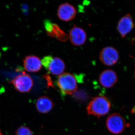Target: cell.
<instances>
[{
	"mask_svg": "<svg viewBox=\"0 0 135 135\" xmlns=\"http://www.w3.org/2000/svg\"><path fill=\"white\" fill-rule=\"evenodd\" d=\"M99 80L102 86L109 88L113 87L117 83L118 78L116 73L113 70H106L101 73Z\"/></svg>",
	"mask_w": 135,
	"mask_h": 135,
	"instance_id": "obj_10",
	"label": "cell"
},
{
	"mask_svg": "<svg viewBox=\"0 0 135 135\" xmlns=\"http://www.w3.org/2000/svg\"><path fill=\"white\" fill-rule=\"evenodd\" d=\"M0 135H3L2 134V133L1 132V130H0Z\"/></svg>",
	"mask_w": 135,
	"mask_h": 135,
	"instance_id": "obj_14",
	"label": "cell"
},
{
	"mask_svg": "<svg viewBox=\"0 0 135 135\" xmlns=\"http://www.w3.org/2000/svg\"><path fill=\"white\" fill-rule=\"evenodd\" d=\"M134 27V22L129 14L122 17L118 23L117 29L122 38L126 37Z\"/></svg>",
	"mask_w": 135,
	"mask_h": 135,
	"instance_id": "obj_9",
	"label": "cell"
},
{
	"mask_svg": "<svg viewBox=\"0 0 135 135\" xmlns=\"http://www.w3.org/2000/svg\"><path fill=\"white\" fill-rule=\"evenodd\" d=\"M106 124L109 131L114 134H119L122 133L127 126L124 118L117 113L113 114L108 117Z\"/></svg>",
	"mask_w": 135,
	"mask_h": 135,
	"instance_id": "obj_4",
	"label": "cell"
},
{
	"mask_svg": "<svg viewBox=\"0 0 135 135\" xmlns=\"http://www.w3.org/2000/svg\"><path fill=\"white\" fill-rule=\"evenodd\" d=\"M23 62L25 70L29 72H37L41 69L42 66L40 59L35 56L26 57Z\"/></svg>",
	"mask_w": 135,
	"mask_h": 135,
	"instance_id": "obj_11",
	"label": "cell"
},
{
	"mask_svg": "<svg viewBox=\"0 0 135 135\" xmlns=\"http://www.w3.org/2000/svg\"><path fill=\"white\" fill-rule=\"evenodd\" d=\"M69 38L71 43L74 46L83 45L86 41L87 35L85 31L79 27L74 26L70 29Z\"/></svg>",
	"mask_w": 135,
	"mask_h": 135,
	"instance_id": "obj_8",
	"label": "cell"
},
{
	"mask_svg": "<svg viewBox=\"0 0 135 135\" xmlns=\"http://www.w3.org/2000/svg\"><path fill=\"white\" fill-rule=\"evenodd\" d=\"M16 135H33L29 128L25 126L20 127L16 132Z\"/></svg>",
	"mask_w": 135,
	"mask_h": 135,
	"instance_id": "obj_13",
	"label": "cell"
},
{
	"mask_svg": "<svg viewBox=\"0 0 135 135\" xmlns=\"http://www.w3.org/2000/svg\"><path fill=\"white\" fill-rule=\"evenodd\" d=\"M53 101L47 96L40 97L36 101V106L37 110L41 113H47L53 107Z\"/></svg>",
	"mask_w": 135,
	"mask_h": 135,
	"instance_id": "obj_12",
	"label": "cell"
},
{
	"mask_svg": "<svg viewBox=\"0 0 135 135\" xmlns=\"http://www.w3.org/2000/svg\"><path fill=\"white\" fill-rule=\"evenodd\" d=\"M77 81L75 76L69 73H64L59 76L57 84L64 95H72L77 88Z\"/></svg>",
	"mask_w": 135,
	"mask_h": 135,
	"instance_id": "obj_2",
	"label": "cell"
},
{
	"mask_svg": "<svg viewBox=\"0 0 135 135\" xmlns=\"http://www.w3.org/2000/svg\"><path fill=\"white\" fill-rule=\"evenodd\" d=\"M101 62L107 66H112L118 62L119 55L118 51L112 47H107L101 50L99 54Z\"/></svg>",
	"mask_w": 135,
	"mask_h": 135,
	"instance_id": "obj_6",
	"label": "cell"
},
{
	"mask_svg": "<svg viewBox=\"0 0 135 135\" xmlns=\"http://www.w3.org/2000/svg\"><path fill=\"white\" fill-rule=\"evenodd\" d=\"M41 62L46 70L53 75L59 76L64 73L65 70V64L59 57L46 56L42 59Z\"/></svg>",
	"mask_w": 135,
	"mask_h": 135,
	"instance_id": "obj_3",
	"label": "cell"
},
{
	"mask_svg": "<svg viewBox=\"0 0 135 135\" xmlns=\"http://www.w3.org/2000/svg\"><path fill=\"white\" fill-rule=\"evenodd\" d=\"M75 7L68 3L61 4L57 10V15L59 18L65 22H69L75 18L76 15Z\"/></svg>",
	"mask_w": 135,
	"mask_h": 135,
	"instance_id": "obj_7",
	"label": "cell"
},
{
	"mask_svg": "<svg viewBox=\"0 0 135 135\" xmlns=\"http://www.w3.org/2000/svg\"><path fill=\"white\" fill-rule=\"evenodd\" d=\"M11 83L17 91L22 93H27L31 91L33 85L31 77L23 72L22 74L15 77Z\"/></svg>",
	"mask_w": 135,
	"mask_h": 135,
	"instance_id": "obj_5",
	"label": "cell"
},
{
	"mask_svg": "<svg viewBox=\"0 0 135 135\" xmlns=\"http://www.w3.org/2000/svg\"><path fill=\"white\" fill-rule=\"evenodd\" d=\"M111 106L110 102L106 97H96L88 104L87 113L88 115L99 118L109 113L110 110Z\"/></svg>",
	"mask_w": 135,
	"mask_h": 135,
	"instance_id": "obj_1",
	"label": "cell"
}]
</instances>
